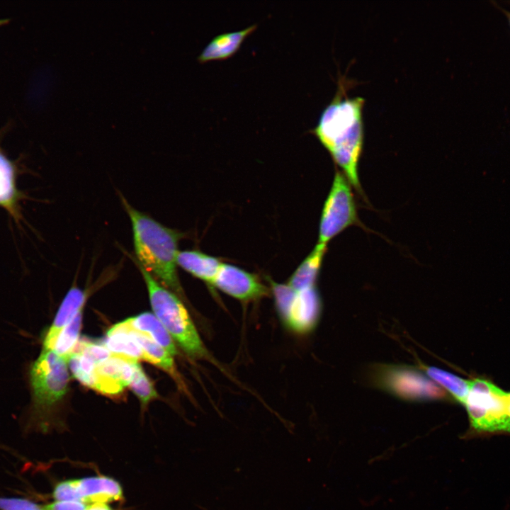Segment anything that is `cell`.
<instances>
[{
    "instance_id": "6da1fadb",
    "label": "cell",
    "mask_w": 510,
    "mask_h": 510,
    "mask_svg": "<svg viewBox=\"0 0 510 510\" xmlns=\"http://www.w3.org/2000/svg\"><path fill=\"white\" fill-rule=\"evenodd\" d=\"M322 112L312 132L341 168L352 187L362 195L358 164L363 147L362 96L343 97L341 85Z\"/></svg>"
},
{
    "instance_id": "7a4b0ae2",
    "label": "cell",
    "mask_w": 510,
    "mask_h": 510,
    "mask_svg": "<svg viewBox=\"0 0 510 510\" xmlns=\"http://www.w3.org/2000/svg\"><path fill=\"white\" fill-rule=\"evenodd\" d=\"M120 198L132 225L136 258L132 260L178 295H183L177 273V256L178 243L184 234L137 210L123 196Z\"/></svg>"
},
{
    "instance_id": "3957f363",
    "label": "cell",
    "mask_w": 510,
    "mask_h": 510,
    "mask_svg": "<svg viewBox=\"0 0 510 510\" xmlns=\"http://www.w3.org/2000/svg\"><path fill=\"white\" fill-rule=\"evenodd\" d=\"M31 403L24 431L47 433L57 426L55 407L67 394L69 381L68 362L52 350L42 349L28 372Z\"/></svg>"
},
{
    "instance_id": "277c9868",
    "label": "cell",
    "mask_w": 510,
    "mask_h": 510,
    "mask_svg": "<svg viewBox=\"0 0 510 510\" xmlns=\"http://www.w3.org/2000/svg\"><path fill=\"white\" fill-rule=\"evenodd\" d=\"M149 293L154 315L173 339L193 358H205V349L186 307L178 298L167 290L147 271L135 262Z\"/></svg>"
},
{
    "instance_id": "5b68a950",
    "label": "cell",
    "mask_w": 510,
    "mask_h": 510,
    "mask_svg": "<svg viewBox=\"0 0 510 510\" xmlns=\"http://www.w3.org/2000/svg\"><path fill=\"white\" fill-rule=\"evenodd\" d=\"M463 404L474 431L510 434L509 392L488 380L475 378L469 380Z\"/></svg>"
},
{
    "instance_id": "8992f818",
    "label": "cell",
    "mask_w": 510,
    "mask_h": 510,
    "mask_svg": "<svg viewBox=\"0 0 510 510\" xmlns=\"http://www.w3.org/2000/svg\"><path fill=\"white\" fill-rule=\"evenodd\" d=\"M379 388L403 400L426 402L450 400V396L420 368L404 365H379L372 377Z\"/></svg>"
},
{
    "instance_id": "52a82bcc",
    "label": "cell",
    "mask_w": 510,
    "mask_h": 510,
    "mask_svg": "<svg viewBox=\"0 0 510 510\" xmlns=\"http://www.w3.org/2000/svg\"><path fill=\"white\" fill-rule=\"evenodd\" d=\"M352 225H361L352 186L336 167L333 183L323 206L319 227V244L327 245Z\"/></svg>"
},
{
    "instance_id": "ba28073f",
    "label": "cell",
    "mask_w": 510,
    "mask_h": 510,
    "mask_svg": "<svg viewBox=\"0 0 510 510\" xmlns=\"http://www.w3.org/2000/svg\"><path fill=\"white\" fill-rule=\"evenodd\" d=\"M278 311L283 322L293 330L306 333L316 326L322 309L316 286L296 291L287 284L268 278Z\"/></svg>"
},
{
    "instance_id": "9c48e42d",
    "label": "cell",
    "mask_w": 510,
    "mask_h": 510,
    "mask_svg": "<svg viewBox=\"0 0 510 510\" xmlns=\"http://www.w3.org/2000/svg\"><path fill=\"white\" fill-rule=\"evenodd\" d=\"M52 497L55 501H76L90 505L119 501L123 492L113 478L97 475L61 481L55 486Z\"/></svg>"
},
{
    "instance_id": "30bf717a",
    "label": "cell",
    "mask_w": 510,
    "mask_h": 510,
    "mask_svg": "<svg viewBox=\"0 0 510 510\" xmlns=\"http://www.w3.org/2000/svg\"><path fill=\"white\" fill-rule=\"evenodd\" d=\"M213 287L242 301L258 300L269 294L256 274L225 263L221 265Z\"/></svg>"
},
{
    "instance_id": "8fae6325",
    "label": "cell",
    "mask_w": 510,
    "mask_h": 510,
    "mask_svg": "<svg viewBox=\"0 0 510 510\" xmlns=\"http://www.w3.org/2000/svg\"><path fill=\"white\" fill-rule=\"evenodd\" d=\"M136 361L113 353L110 357L97 364L94 370L95 390L108 395L121 392L129 385Z\"/></svg>"
},
{
    "instance_id": "7c38bea8",
    "label": "cell",
    "mask_w": 510,
    "mask_h": 510,
    "mask_svg": "<svg viewBox=\"0 0 510 510\" xmlns=\"http://www.w3.org/2000/svg\"><path fill=\"white\" fill-rule=\"evenodd\" d=\"M87 297L86 290L74 285L70 288L59 307L52 325L45 335L42 349H51L59 333L73 320L79 311L83 310Z\"/></svg>"
},
{
    "instance_id": "4fadbf2b",
    "label": "cell",
    "mask_w": 510,
    "mask_h": 510,
    "mask_svg": "<svg viewBox=\"0 0 510 510\" xmlns=\"http://www.w3.org/2000/svg\"><path fill=\"white\" fill-rule=\"evenodd\" d=\"M121 322L142 351L143 360L165 370L183 388L182 380L176 369L172 356L147 334L130 327L125 320Z\"/></svg>"
},
{
    "instance_id": "5bb4252c",
    "label": "cell",
    "mask_w": 510,
    "mask_h": 510,
    "mask_svg": "<svg viewBox=\"0 0 510 510\" xmlns=\"http://www.w3.org/2000/svg\"><path fill=\"white\" fill-rule=\"evenodd\" d=\"M222 263L218 258L199 250L179 251L177 256L178 266L210 286H213Z\"/></svg>"
},
{
    "instance_id": "9a60e30c",
    "label": "cell",
    "mask_w": 510,
    "mask_h": 510,
    "mask_svg": "<svg viewBox=\"0 0 510 510\" xmlns=\"http://www.w3.org/2000/svg\"><path fill=\"white\" fill-rule=\"evenodd\" d=\"M256 27V24L243 30L220 34L204 47L198 60L205 62L212 60L225 59L233 55L244 39Z\"/></svg>"
},
{
    "instance_id": "2e32d148",
    "label": "cell",
    "mask_w": 510,
    "mask_h": 510,
    "mask_svg": "<svg viewBox=\"0 0 510 510\" xmlns=\"http://www.w3.org/2000/svg\"><path fill=\"white\" fill-rule=\"evenodd\" d=\"M327 245L317 244L311 253L297 268L286 283L296 291L305 290L315 285Z\"/></svg>"
},
{
    "instance_id": "e0dca14e",
    "label": "cell",
    "mask_w": 510,
    "mask_h": 510,
    "mask_svg": "<svg viewBox=\"0 0 510 510\" xmlns=\"http://www.w3.org/2000/svg\"><path fill=\"white\" fill-rule=\"evenodd\" d=\"M125 321L130 327L149 336L172 356L176 354L173 339L154 314L144 312Z\"/></svg>"
},
{
    "instance_id": "ac0fdd59",
    "label": "cell",
    "mask_w": 510,
    "mask_h": 510,
    "mask_svg": "<svg viewBox=\"0 0 510 510\" xmlns=\"http://www.w3.org/2000/svg\"><path fill=\"white\" fill-rule=\"evenodd\" d=\"M103 345L115 354L137 361L144 358L140 347L122 322L113 325L107 332Z\"/></svg>"
},
{
    "instance_id": "d6986e66",
    "label": "cell",
    "mask_w": 510,
    "mask_h": 510,
    "mask_svg": "<svg viewBox=\"0 0 510 510\" xmlns=\"http://www.w3.org/2000/svg\"><path fill=\"white\" fill-rule=\"evenodd\" d=\"M18 198L14 167L0 152V206L16 217Z\"/></svg>"
},
{
    "instance_id": "ffe728a7",
    "label": "cell",
    "mask_w": 510,
    "mask_h": 510,
    "mask_svg": "<svg viewBox=\"0 0 510 510\" xmlns=\"http://www.w3.org/2000/svg\"><path fill=\"white\" fill-rule=\"evenodd\" d=\"M426 375L441 385L455 401L463 404L468 392L469 380H466L448 371L434 366H422Z\"/></svg>"
},
{
    "instance_id": "44dd1931",
    "label": "cell",
    "mask_w": 510,
    "mask_h": 510,
    "mask_svg": "<svg viewBox=\"0 0 510 510\" xmlns=\"http://www.w3.org/2000/svg\"><path fill=\"white\" fill-rule=\"evenodd\" d=\"M83 310L57 335L50 350L67 361L78 343Z\"/></svg>"
},
{
    "instance_id": "7402d4cb",
    "label": "cell",
    "mask_w": 510,
    "mask_h": 510,
    "mask_svg": "<svg viewBox=\"0 0 510 510\" xmlns=\"http://www.w3.org/2000/svg\"><path fill=\"white\" fill-rule=\"evenodd\" d=\"M128 386L143 404H147L158 397L152 381L137 361L134 363L132 375Z\"/></svg>"
},
{
    "instance_id": "603a6c76",
    "label": "cell",
    "mask_w": 510,
    "mask_h": 510,
    "mask_svg": "<svg viewBox=\"0 0 510 510\" xmlns=\"http://www.w3.org/2000/svg\"><path fill=\"white\" fill-rule=\"evenodd\" d=\"M0 510H45L35 502L26 498L0 497Z\"/></svg>"
},
{
    "instance_id": "cb8c5ba5",
    "label": "cell",
    "mask_w": 510,
    "mask_h": 510,
    "mask_svg": "<svg viewBox=\"0 0 510 510\" xmlns=\"http://www.w3.org/2000/svg\"><path fill=\"white\" fill-rule=\"evenodd\" d=\"M88 506L76 501H54L44 505L45 510H86Z\"/></svg>"
},
{
    "instance_id": "d4e9b609",
    "label": "cell",
    "mask_w": 510,
    "mask_h": 510,
    "mask_svg": "<svg viewBox=\"0 0 510 510\" xmlns=\"http://www.w3.org/2000/svg\"><path fill=\"white\" fill-rule=\"evenodd\" d=\"M86 510H113L107 504H94L88 506Z\"/></svg>"
},
{
    "instance_id": "484cf974",
    "label": "cell",
    "mask_w": 510,
    "mask_h": 510,
    "mask_svg": "<svg viewBox=\"0 0 510 510\" xmlns=\"http://www.w3.org/2000/svg\"><path fill=\"white\" fill-rule=\"evenodd\" d=\"M492 4L495 5L498 8H499L506 16L509 26H510V11L506 10V8H502L501 6L498 5L495 1H492Z\"/></svg>"
},
{
    "instance_id": "4316f807",
    "label": "cell",
    "mask_w": 510,
    "mask_h": 510,
    "mask_svg": "<svg viewBox=\"0 0 510 510\" xmlns=\"http://www.w3.org/2000/svg\"><path fill=\"white\" fill-rule=\"evenodd\" d=\"M7 21H8L7 19H1V20H0V26H2V25H4V24H5V23H6Z\"/></svg>"
}]
</instances>
